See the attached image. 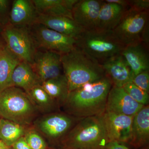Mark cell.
Instances as JSON below:
<instances>
[{"instance_id":"cell-1","label":"cell","mask_w":149,"mask_h":149,"mask_svg":"<svg viewBox=\"0 0 149 149\" xmlns=\"http://www.w3.org/2000/svg\"><path fill=\"white\" fill-rule=\"evenodd\" d=\"M113 84L105 76L69 92L62 107L64 112L79 118L102 115Z\"/></svg>"},{"instance_id":"cell-2","label":"cell","mask_w":149,"mask_h":149,"mask_svg":"<svg viewBox=\"0 0 149 149\" xmlns=\"http://www.w3.org/2000/svg\"><path fill=\"white\" fill-rule=\"evenodd\" d=\"M61 61L69 92L106 76L101 63L77 47L61 55Z\"/></svg>"},{"instance_id":"cell-3","label":"cell","mask_w":149,"mask_h":149,"mask_svg":"<svg viewBox=\"0 0 149 149\" xmlns=\"http://www.w3.org/2000/svg\"><path fill=\"white\" fill-rule=\"evenodd\" d=\"M103 115L81 118L61 141L68 149H104L109 141Z\"/></svg>"},{"instance_id":"cell-4","label":"cell","mask_w":149,"mask_h":149,"mask_svg":"<svg viewBox=\"0 0 149 149\" xmlns=\"http://www.w3.org/2000/svg\"><path fill=\"white\" fill-rule=\"evenodd\" d=\"M40 115L27 93L10 87L0 92V116L24 126L32 125Z\"/></svg>"},{"instance_id":"cell-5","label":"cell","mask_w":149,"mask_h":149,"mask_svg":"<svg viewBox=\"0 0 149 149\" xmlns=\"http://www.w3.org/2000/svg\"><path fill=\"white\" fill-rule=\"evenodd\" d=\"M76 47L100 63L121 53L125 46L115 36L112 31L96 27L85 30L76 40Z\"/></svg>"},{"instance_id":"cell-6","label":"cell","mask_w":149,"mask_h":149,"mask_svg":"<svg viewBox=\"0 0 149 149\" xmlns=\"http://www.w3.org/2000/svg\"><path fill=\"white\" fill-rule=\"evenodd\" d=\"M0 35L11 52L21 61L32 65L37 49L28 27L9 24L3 28Z\"/></svg>"},{"instance_id":"cell-7","label":"cell","mask_w":149,"mask_h":149,"mask_svg":"<svg viewBox=\"0 0 149 149\" xmlns=\"http://www.w3.org/2000/svg\"><path fill=\"white\" fill-rule=\"evenodd\" d=\"M37 50L63 55L76 47V40L60 34L45 25L35 23L28 27Z\"/></svg>"},{"instance_id":"cell-8","label":"cell","mask_w":149,"mask_h":149,"mask_svg":"<svg viewBox=\"0 0 149 149\" xmlns=\"http://www.w3.org/2000/svg\"><path fill=\"white\" fill-rule=\"evenodd\" d=\"M80 119L59 111L40 116L32 125L47 139L62 141Z\"/></svg>"},{"instance_id":"cell-9","label":"cell","mask_w":149,"mask_h":149,"mask_svg":"<svg viewBox=\"0 0 149 149\" xmlns=\"http://www.w3.org/2000/svg\"><path fill=\"white\" fill-rule=\"evenodd\" d=\"M148 12L138 11L128 8L112 30L125 47L141 43V35L149 22Z\"/></svg>"},{"instance_id":"cell-10","label":"cell","mask_w":149,"mask_h":149,"mask_svg":"<svg viewBox=\"0 0 149 149\" xmlns=\"http://www.w3.org/2000/svg\"><path fill=\"white\" fill-rule=\"evenodd\" d=\"M32 66L42 83L63 74L61 55L55 52L37 50Z\"/></svg>"},{"instance_id":"cell-11","label":"cell","mask_w":149,"mask_h":149,"mask_svg":"<svg viewBox=\"0 0 149 149\" xmlns=\"http://www.w3.org/2000/svg\"><path fill=\"white\" fill-rule=\"evenodd\" d=\"M103 119L109 142L128 143L131 137L133 116L105 112Z\"/></svg>"},{"instance_id":"cell-12","label":"cell","mask_w":149,"mask_h":149,"mask_svg":"<svg viewBox=\"0 0 149 149\" xmlns=\"http://www.w3.org/2000/svg\"><path fill=\"white\" fill-rule=\"evenodd\" d=\"M143 106L135 101L123 88L112 86L108 95L105 112L134 116Z\"/></svg>"},{"instance_id":"cell-13","label":"cell","mask_w":149,"mask_h":149,"mask_svg":"<svg viewBox=\"0 0 149 149\" xmlns=\"http://www.w3.org/2000/svg\"><path fill=\"white\" fill-rule=\"evenodd\" d=\"M103 1L78 0L72 11V19L85 30L97 27Z\"/></svg>"},{"instance_id":"cell-14","label":"cell","mask_w":149,"mask_h":149,"mask_svg":"<svg viewBox=\"0 0 149 149\" xmlns=\"http://www.w3.org/2000/svg\"><path fill=\"white\" fill-rule=\"evenodd\" d=\"M102 67L113 86L123 88L132 82L133 75L130 68L121 54L112 56L102 62Z\"/></svg>"},{"instance_id":"cell-15","label":"cell","mask_w":149,"mask_h":149,"mask_svg":"<svg viewBox=\"0 0 149 149\" xmlns=\"http://www.w3.org/2000/svg\"><path fill=\"white\" fill-rule=\"evenodd\" d=\"M38 16L32 0L12 1L9 16L11 25L29 27L36 23Z\"/></svg>"},{"instance_id":"cell-16","label":"cell","mask_w":149,"mask_h":149,"mask_svg":"<svg viewBox=\"0 0 149 149\" xmlns=\"http://www.w3.org/2000/svg\"><path fill=\"white\" fill-rule=\"evenodd\" d=\"M36 23L43 24L49 29L75 40L85 30L73 19L67 17L39 15Z\"/></svg>"},{"instance_id":"cell-17","label":"cell","mask_w":149,"mask_h":149,"mask_svg":"<svg viewBox=\"0 0 149 149\" xmlns=\"http://www.w3.org/2000/svg\"><path fill=\"white\" fill-rule=\"evenodd\" d=\"M149 141V106H144L133 116L128 143L136 148L144 147Z\"/></svg>"},{"instance_id":"cell-18","label":"cell","mask_w":149,"mask_h":149,"mask_svg":"<svg viewBox=\"0 0 149 149\" xmlns=\"http://www.w3.org/2000/svg\"><path fill=\"white\" fill-rule=\"evenodd\" d=\"M120 54L130 68L133 77L140 72L149 70L148 48L143 43L125 46Z\"/></svg>"},{"instance_id":"cell-19","label":"cell","mask_w":149,"mask_h":149,"mask_svg":"<svg viewBox=\"0 0 149 149\" xmlns=\"http://www.w3.org/2000/svg\"><path fill=\"white\" fill-rule=\"evenodd\" d=\"M78 0H32L39 15L72 19L73 6Z\"/></svg>"},{"instance_id":"cell-20","label":"cell","mask_w":149,"mask_h":149,"mask_svg":"<svg viewBox=\"0 0 149 149\" xmlns=\"http://www.w3.org/2000/svg\"><path fill=\"white\" fill-rule=\"evenodd\" d=\"M12 87H15L27 92L42 82L32 65L21 61L15 68L11 77Z\"/></svg>"},{"instance_id":"cell-21","label":"cell","mask_w":149,"mask_h":149,"mask_svg":"<svg viewBox=\"0 0 149 149\" xmlns=\"http://www.w3.org/2000/svg\"><path fill=\"white\" fill-rule=\"evenodd\" d=\"M128 8L103 1L98 19L97 28L112 31L119 23Z\"/></svg>"},{"instance_id":"cell-22","label":"cell","mask_w":149,"mask_h":149,"mask_svg":"<svg viewBox=\"0 0 149 149\" xmlns=\"http://www.w3.org/2000/svg\"><path fill=\"white\" fill-rule=\"evenodd\" d=\"M21 61L4 46L0 50V92L12 87L11 77Z\"/></svg>"},{"instance_id":"cell-23","label":"cell","mask_w":149,"mask_h":149,"mask_svg":"<svg viewBox=\"0 0 149 149\" xmlns=\"http://www.w3.org/2000/svg\"><path fill=\"white\" fill-rule=\"evenodd\" d=\"M40 115L60 111V107L43 89L42 85H36L25 92Z\"/></svg>"},{"instance_id":"cell-24","label":"cell","mask_w":149,"mask_h":149,"mask_svg":"<svg viewBox=\"0 0 149 149\" xmlns=\"http://www.w3.org/2000/svg\"><path fill=\"white\" fill-rule=\"evenodd\" d=\"M41 85L60 108L62 107L69 93L68 83L64 74L45 81Z\"/></svg>"},{"instance_id":"cell-25","label":"cell","mask_w":149,"mask_h":149,"mask_svg":"<svg viewBox=\"0 0 149 149\" xmlns=\"http://www.w3.org/2000/svg\"><path fill=\"white\" fill-rule=\"evenodd\" d=\"M29 126L19 125L10 120L1 118L0 140L8 146H11L19 139L24 136Z\"/></svg>"},{"instance_id":"cell-26","label":"cell","mask_w":149,"mask_h":149,"mask_svg":"<svg viewBox=\"0 0 149 149\" xmlns=\"http://www.w3.org/2000/svg\"><path fill=\"white\" fill-rule=\"evenodd\" d=\"M31 149H46L47 145L43 136L32 125L27 128L24 136Z\"/></svg>"},{"instance_id":"cell-27","label":"cell","mask_w":149,"mask_h":149,"mask_svg":"<svg viewBox=\"0 0 149 149\" xmlns=\"http://www.w3.org/2000/svg\"><path fill=\"white\" fill-rule=\"evenodd\" d=\"M130 97L135 101L143 106L148 105L149 93L141 90L132 82L125 84L123 87Z\"/></svg>"},{"instance_id":"cell-28","label":"cell","mask_w":149,"mask_h":149,"mask_svg":"<svg viewBox=\"0 0 149 149\" xmlns=\"http://www.w3.org/2000/svg\"><path fill=\"white\" fill-rule=\"evenodd\" d=\"M12 3L10 0H0V27L2 29L9 24Z\"/></svg>"},{"instance_id":"cell-29","label":"cell","mask_w":149,"mask_h":149,"mask_svg":"<svg viewBox=\"0 0 149 149\" xmlns=\"http://www.w3.org/2000/svg\"><path fill=\"white\" fill-rule=\"evenodd\" d=\"M132 82L141 90L149 93V70H145L134 76Z\"/></svg>"},{"instance_id":"cell-30","label":"cell","mask_w":149,"mask_h":149,"mask_svg":"<svg viewBox=\"0 0 149 149\" xmlns=\"http://www.w3.org/2000/svg\"><path fill=\"white\" fill-rule=\"evenodd\" d=\"M129 8L140 12H148L149 0H131L129 1Z\"/></svg>"},{"instance_id":"cell-31","label":"cell","mask_w":149,"mask_h":149,"mask_svg":"<svg viewBox=\"0 0 149 149\" xmlns=\"http://www.w3.org/2000/svg\"><path fill=\"white\" fill-rule=\"evenodd\" d=\"M13 149H31L24 136L21 137L12 146Z\"/></svg>"},{"instance_id":"cell-32","label":"cell","mask_w":149,"mask_h":149,"mask_svg":"<svg viewBox=\"0 0 149 149\" xmlns=\"http://www.w3.org/2000/svg\"><path fill=\"white\" fill-rule=\"evenodd\" d=\"M149 42V22L147 23L146 27L144 28L143 31L142 32L141 35V43L148 48Z\"/></svg>"},{"instance_id":"cell-33","label":"cell","mask_w":149,"mask_h":149,"mask_svg":"<svg viewBox=\"0 0 149 149\" xmlns=\"http://www.w3.org/2000/svg\"><path fill=\"white\" fill-rule=\"evenodd\" d=\"M104 149H130L125 145L117 142H109Z\"/></svg>"},{"instance_id":"cell-34","label":"cell","mask_w":149,"mask_h":149,"mask_svg":"<svg viewBox=\"0 0 149 149\" xmlns=\"http://www.w3.org/2000/svg\"><path fill=\"white\" fill-rule=\"evenodd\" d=\"M104 1L105 2L113 3L119 5L126 8L129 7V1L127 0H106Z\"/></svg>"},{"instance_id":"cell-35","label":"cell","mask_w":149,"mask_h":149,"mask_svg":"<svg viewBox=\"0 0 149 149\" xmlns=\"http://www.w3.org/2000/svg\"><path fill=\"white\" fill-rule=\"evenodd\" d=\"M0 149H10L3 142L0 140Z\"/></svg>"},{"instance_id":"cell-36","label":"cell","mask_w":149,"mask_h":149,"mask_svg":"<svg viewBox=\"0 0 149 149\" xmlns=\"http://www.w3.org/2000/svg\"><path fill=\"white\" fill-rule=\"evenodd\" d=\"M4 42L2 38H1V35H0V50L4 46Z\"/></svg>"},{"instance_id":"cell-37","label":"cell","mask_w":149,"mask_h":149,"mask_svg":"<svg viewBox=\"0 0 149 149\" xmlns=\"http://www.w3.org/2000/svg\"><path fill=\"white\" fill-rule=\"evenodd\" d=\"M2 30V28L0 27V34H1V32Z\"/></svg>"},{"instance_id":"cell-38","label":"cell","mask_w":149,"mask_h":149,"mask_svg":"<svg viewBox=\"0 0 149 149\" xmlns=\"http://www.w3.org/2000/svg\"><path fill=\"white\" fill-rule=\"evenodd\" d=\"M1 116H0V119H1Z\"/></svg>"}]
</instances>
